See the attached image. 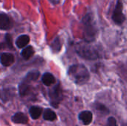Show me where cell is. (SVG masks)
Instances as JSON below:
<instances>
[{"label": "cell", "mask_w": 127, "mask_h": 126, "mask_svg": "<svg viewBox=\"0 0 127 126\" xmlns=\"http://www.w3.org/2000/svg\"><path fill=\"white\" fill-rule=\"evenodd\" d=\"M82 25L83 27V37L86 42L91 43L95 41L97 28L94 20V17L92 13H86L82 19Z\"/></svg>", "instance_id": "obj_1"}, {"label": "cell", "mask_w": 127, "mask_h": 126, "mask_svg": "<svg viewBox=\"0 0 127 126\" xmlns=\"http://www.w3.org/2000/svg\"><path fill=\"white\" fill-rule=\"evenodd\" d=\"M68 75L71 79L78 85L86 83L90 77L88 69L83 65H74L68 70Z\"/></svg>", "instance_id": "obj_2"}, {"label": "cell", "mask_w": 127, "mask_h": 126, "mask_svg": "<svg viewBox=\"0 0 127 126\" xmlns=\"http://www.w3.org/2000/svg\"><path fill=\"white\" fill-rule=\"evenodd\" d=\"M75 50L80 56L88 60H95L100 57V53L97 48L88 42L77 44Z\"/></svg>", "instance_id": "obj_3"}, {"label": "cell", "mask_w": 127, "mask_h": 126, "mask_svg": "<svg viewBox=\"0 0 127 126\" xmlns=\"http://www.w3.org/2000/svg\"><path fill=\"white\" fill-rule=\"evenodd\" d=\"M123 9H124V4L122 1L117 0L115 10L112 15V19L116 25H121L126 20V16L124 14Z\"/></svg>", "instance_id": "obj_4"}, {"label": "cell", "mask_w": 127, "mask_h": 126, "mask_svg": "<svg viewBox=\"0 0 127 126\" xmlns=\"http://www.w3.org/2000/svg\"><path fill=\"white\" fill-rule=\"evenodd\" d=\"M49 95H50V98L51 100V105L57 108L63 97V94H62V90H61L60 85L58 84L56 86H54L51 90Z\"/></svg>", "instance_id": "obj_5"}, {"label": "cell", "mask_w": 127, "mask_h": 126, "mask_svg": "<svg viewBox=\"0 0 127 126\" xmlns=\"http://www.w3.org/2000/svg\"><path fill=\"white\" fill-rule=\"evenodd\" d=\"M12 27V22L8 16L4 13L0 12V29L1 30H9Z\"/></svg>", "instance_id": "obj_6"}, {"label": "cell", "mask_w": 127, "mask_h": 126, "mask_svg": "<svg viewBox=\"0 0 127 126\" xmlns=\"http://www.w3.org/2000/svg\"><path fill=\"white\" fill-rule=\"evenodd\" d=\"M79 119L84 125L88 126L91 124L92 122L93 114L89 111H82L79 114Z\"/></svg>", "instance_id": "obj_7"}, {"label": "cell", "mask_w": 127, "mask_h": 126, "mask_svg": "<svg viewBox=\"0 0 127 126\" xmlns=\"http://www.w3.org/2000/svg\"><path fill=\"white\" fill-rule=\"evenodd\" d=\"M0 62H1V63L4 66L8 67V66L11 65L13 63V62H14V56L11 53H4L0 56Z\"/></svg>", "instance_id": "obj_8"}, {"label": "cell", "mask_w": 127, "mask_h": 126, "mask_svg": "<svg viewBox=\"0 0 127 126\" xmlns=\"http://www.w3.org/2000/svg\"><path fill=\"white\" fill-rule=\"evenodd\" d=\"M12 121L15 123H19V124H25L28 121V117L24 114L23 113H16L12 117Z\"/></svg>", "instance_id": "obj_9"}, {"label": "cell", "mask_w": 127, "mask_h": 126, "mask_svg": "<svg viewBox=\"0 0 127 126\" xmlns=\"http://www.w3.org/2000/svg\"><path fill=\"white\" fill-rule=\"evenodd\" d=\"M29 42L30 38L28 35H21L17 38L16 41V45L19 48H23L28 44Z\"/></svg>", "instance_id": "obj_10"}, {"label": "cell", "mask_w": 127, "mask_h": 126, "mask_svg": "<svg viewBox=\"0 0 127 126\" xmlns=\"http://www.w3.org/2000/svg\"><path fill=\"white\" fill-rule=\"evenodd\" d=\"M42 81L43 82V84L46 86H50L52 84H54L55 82V78L54 76L50 74V73H45V74H43L42 77Z\"/></svg>", "instance_id": "obj_11"}, {"label": "cell", "mask_w": 127, "mask_h": 126, "mask_svg": "<svg viewBox=\"0 0 127 126\" xmlns=\"http://www.w3.org/2000/svg\"><path fill=\"white\" fill-rule=\"evenodd\" d=\"M29 113L32 119L36 120L42 114V108L38 106H32L29 110Z\"/></svg>", "instance_id": "obj_12"}, {"label": "cell", "mask_w": 127, "mask_h": 126, "mask_svg": "<svg viewBox=\"0 0 127 126\" xmlns=\"http://www.w3.org/2000/svg\"><path fill=\"white\" fill-rule=\"evenodd\" d=\"M34 53V50L32 46H28L25 48L22 51V56L25 59H30Z\"/></svg>", "instance_id": "obj_13"}, {"label": "cell", "mask_w": 127, "mask_h": 126, "mask_svg": "<svg viewBox=\"0 0 127 126\" xmlns=\"http://www.w3.org/2000/svg\"><path fill=\"white\" fill-rule=\"evenodd\" d=\"M43 118L45 120H48V121H54L56 120L57 118V115L55 114L54 111H53L51 109H46L43 114Z\"/></svg>", "instance_id": "obj_14"}, {"label": "cell", "mask_w": 127, "mask_h": 126, "mask_svg": "<svg viewBox=\"0 0 127 126\" xmlns=\"http://www.w3.org/2000/svg\"><path fill=\"white\" fill-rule=\"evenodd\" d=\"M39 76V71H31V72H29V73L27 74V76H26V77H25V82H31V81L36 80V79H38Z\"/></svg>", "instance_id": "obj_15"}, {"label": "cell", "mask_w": 127, "mask_h": 126, "mask_svg": "<svg viewBox=\"0 0 127 126\" xmlns=\"http://www.w3.org/2000/svg\"><path fill=\"white\" fill-rule=\"evenodd\" d=\"M19 94L22 97L25 96L28 93V91H29V86L28 85V82H24L21 83V85H19Z\"/></svg>", "instance_id": "obj_16"}, {"label": "cell", "mask_w": 127, "mask_h": 126, "mask_svg": "<svg viewBox=\"0 0 127 126\" xmlns=\"http://www.w3.org/2000/svg\"><path fill=\"white\" fill-rule=\"evenodd\" d=\"M51 48L55 52H58L59 50H60L61 42H60V39L59 37H57V38L54 39V40L53 41V42L51 44Z\"/></svg>", "instance_id": "obj_17"}, {"label": "cell", "mask_w": 127, "mask_h": 126, "mask_svg": "<svg viewBox=\"0 0 127 126\" xmlns=\"http://www.w3.org/2000/svg\"><path fill=\"white\" fill-rule=\"evenodd\" d=\"M95 108L96 110L99 111H101L104 114H106V113H109V110L107 109V108L103 105V104H100V103H96L95 105Z\"/></svg>", "instance_id": "obj_18"}, {"label": "cell", "mask_w": 127, "mask_h": 126, "mask_svg": "<svg viewBox=\"0 0 127 126\" xmlns=\"http://www.w3.org/2000/svg\"><path fill=\"white\" fill-rule=\"evenodd\" d=\"M5 42H6L7 46L10 49H12L13 48V40H12L11 36L9 33H7V34L5 35Z\"/></svg>", "instance_id": "obj_19"}, {"label": "cell", "mask_w": 127, "mask_h": 126, "mask_svg": "<svg viewBox=\"0 0 127 126\" xmlns=\"http://www.w3.org/2000/svg\"><path fill=\"white\" fill-rule=\"evenodd\" d=\"M106 126H118V123L117 120H115V117H109L107 120V123H106Z\"/></svg>", "instance_id": "obj_20"}, {"label": "cell", "mask_w": 127, "mask_h": 126, "mask_svg": "<svg viewBox=\"0 0 127 126\" xmlns=\"http://www.w3.org/2000/svg\"><path fill=\"white\" fill-rule=\"evenodd\" d=\"M51 4H60V2H61V1L62 0H48Z\"/></svg>", "instance_id": "obj_21"}, {"label": "cell", "mask_w": 127, "mask_h": 126, "mask_svg": "<svg viewBox=\"0 0 127 126\" xmlns=\"http://www.w3.org/2000/svg\"><path fill=\"white\" fill-rule=\"evenodd\" d=\"M1 45L0 44V49H1Z\"/></svg>", "instance_id": "obj_22"}]
</instances>
